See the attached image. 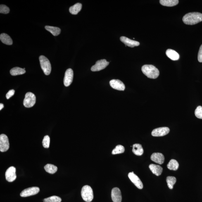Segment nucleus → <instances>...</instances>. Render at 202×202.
<instances>
[{"label": "nucleus", "mask_w": 202, "mask_h": 202, "mask_svg": "<svg viewBox=\"0 0 202 202\" xmlns=\"http://www.w3.org/2000/svg\"><path fill=\"white\" fill-rule=\"evenodd\" d=\"M4 107V105H3L2 103H1L0 104V110H1Z\"/></svg>", "instance_id": "f704fd0d"}, {"label": "nucleus", "mask_w": 202, "mask_h": 202, "mask_svg": "<svg viewBox=\"0 0 202 202\" xmlns=\"http://www.w3.org/2000/svg\"><path fill=\"white\" fill-rule=\"evenodd\" d=\"M73 72L71 69H69L65 71L64 84L65 87H69L73 81Z\"/></svg>", "instance_id": "9d476101"}, {"label": "nucleus", "mask_w": 202, "mask_h": 202, "mask_svg": "<svg viewBox=\"0 0 202 202\" xmlns=\"http://www.w3.org/2000/svg\"><path fill=\"white\" fill-rule=\"evenodd\" d=\"M195 114L197 118L202 119V107L198 106L197 107L195 110Z\"/></svg>", "instance_id": "7c9ffc66"}, {"label": "nucleus", "mask_w": 202, "mask_h": 202, "mask_svg": "<svg viewBox=\"0 0 202 202\" xmlns=\"http://www.w3.org/2000/svg\"><path fill=\"white\" fill-rule=\"evenodd\" d=\"M182 20L186 25H196L202 21V14L198 12L188 13L183 17Z\"/></svg>", "instance_id": "f257e3e1"}, {"label": "nucleus", "mask_w": 202, "mask_h": 202, "mask_svg": "<svg viewBox=\"0 0 202 202\" xmlns=\"http://www.w3.org/2000/svg\"><path fill=\"white\" fill-rule=\"evenodd\" d=\"M129 179L133 183L134 185L139 189H142L143 186L142 182L141 179L137 176L133 172H129L128 174Z\"/></svg>", "instance_id": "f8f14e48"}, {"label": "nucleus", "mask_w": 202, "mask_h": 202, "mask_svg": "<svg viewBox=\"0 0 202 202\" xmlns=\"http://www.w3.org/2000/svg\"><path fill=\"white\" fill-rule=\"evenodd\" d=\"M120 40L122 42L130 47H134L135 46H138L140 45V43L135 41L132 40L128 38L122 37L120 38Z\"/></svg>", "instance_id": "dca6fc26"}, {"label": "nucleus", "mask_w": 202, "mask_h": 202, "mask_svg": "<svg viewBox=\"0 0 202 202\" xmlns=\"http://www.w3.org/2000/svg\"><path fill=\"white\" fill-rule=\"evenodd\" d=\"M0 39L2 42L3 44L7 45L13 44V41L11 38L8 34H2L0 35Z\"/></svg>", "instance_id": "412c9836"}, {"label": "nucleus", "mask_w": 202, "mask_h": 202, "mask_svg": "<svg viewBox=\"0 0 202 202\" xmlns=\"http://www.w3.org/2000/svg\"><path fill=\"white\" fill-rule=\"evenodd\" d=\"M166 181L168 188L172 189H173L174 184L176 182V179L173 176H168L167 177Z\"/></svg>", "instance_id": "bb28decb"}, {"label": "nucleus", "mask_w": 202, "mask_h": 202, "mask_svg": "<svg viewBox=\"0 0 202 202\" xmlns=\"http://www.w3.org/2000/svg\"><path fill=\"white\" fill-rule=\"evenodd\" d=\"M45 29L46 30L49 31L54 36L59 35L61 33V29L57 27L46 26H45Z\"/></svg>", "instance_id": "5701e85b"}, {"label": "nucleus", "mask_w": 202, "mask_h": 202, "mask_svg": "<svg viewBox=\"0 0 202 202\" xmlns=\"http://www.w3.org/2000/svg\"><path fill=\"white\" fill-rule=\"evenodd\" d=\"M198 61L200 63L202 62V44L200 46L199 52H198Z\"/></svg>", "instance_id": "473e14b6"}, {"label": "nucleus", "mask_w": 202, "mask_h": 202, "mask_svg": "<svg viewBox=\"0 0 202 202\" xmlns=\"http://www.w3.org/2000/svg\"><path fill=\"white\" fill-rule=\"evenodd\" d=\"M149 168L152 173L157 176L161 175L163 172V168L159 165L151 164L149 166Z\"/></svg>", "instance_id": "f3484780"}, {"label": "nucleus", "mask_w": 202, "mask_h": 202, "mask_svg": "<svg viewBox=\"0 0 202 202\" xmlns=\"http://www.w3.org/2000/svg\"><path fill=\"white\" fill-rule=\"evenodd\" d=\"M40 191L39 188L37 187H32L27 188L24 189L20 193V196L22 197L34 196L38 193Z\"/></svg>", "instance_id": "1a4fd4ad"}, {"label": "nucleus", "mask_w": 202, "mask_h": 202, "mask_svg": "<svg viewBox=\"0 0 202 202\" xmlns=\"http://www.w3.org/2000/svg\"><path fill=\"white\" fill-rule=\"evenodd\" d=\"M10 11V9L8 6L4 5H1L0 6V13L7 14L9 13Z\"/></svg>", "instance_id": "2f4dec72"}, {"label": "nucleus", "mask_w": 202, "mask_h": 202, "mask_svg": "<svg viewBox=\"0 0 202 202\" xmlns=\"http://www.w3.org/2000/svg\"><path fill=\"white\" fill-rule=\"evenodd\" d=\"M179 164L176 160L172 159L167 165V168L170 170L176 171L179 168Z\"/></svg>", "instance_id": "393cba45"}, {"label": "nucleus", "mask_w": 202, "mask_h": 202, "mask_svg": "<svg viewBox=\"0 0 202 202\" xmlns=\"http://www.w3.org/2000/svg\"><path fill=\"white\" fill-rule=\"evenodd\" d=\"M170 132V129L168 127H163L153 129L152 132V135L154 137H160L166 135Z\"/></svg>", "instance_id": "9b49d317"}, {"label": "nucleus", "mask_w": 202, "mask_h": 202, "mask_svg": "<svg viewBox=\"0 0 202 202\" xmlns=\"http://www.w3.org/2000/svg\"><path fill=\"white\" fill-rule=\"evenodd\" d=\"M151 160L159 164H162L165 160L164 156L161 153H154L151 155Z\"/></svg>", "instance_id": "2eb2a0df"}, {"label": "nucleus", "mask_w": 202, "mask_h": 202, "mask_svg": "<svg viewBox=\"0 0 202 202\" xmlns=\"http://www.w3.org/2000/svg\"><path fill=\"white\" fill-rule=\"evenodd\" d=\"M15 93V91L14 89L10 90L8 91L6 94V98L7 99H9L11 97L13 96L14 95Z\"/></svg>", "instance_id": "72a5a7b5"}, {"label": "nucleus", "mask_w": 202, "mask_h": 202, "mask_svg": "<svg viewBox=\"0 0 202 202\" xmlns=\"http://www.w3.org/2000/svg\"><path fill=\"white\" fill-rule=\"evenodd\" d=\"M110 86L115 89L119 91H124L125 89V85L121 81L118 79H112L110 81Z\"/></svg>", "instance_id": "ddd939ff"}, {"label": "nucleus", "mask_w": 202, "mask_h": 202, "mask_svg": "<svg viewBox=\"0 0 202 202\" xmlns=\"http://www.w3.org/2000/svg\"><path fill=\"white\" fill-rule=\"evenodd\" d=\"M160 4L164 6L171 7L176 6L179 2L178 0H160Z\"/></svg>", "instance_id": "aec40b11"}, {"label": "nucleus", "mask_w": 202, "mask_h": 202, "mask_svg": "<svg viewBox=\"0 0 202 202\" xmlns=\"http://www.w3.org/2000/svg\"><path fill=\"white\" fill-rule=\"evenodd\" d=\"M81 194L82 199L87 202H91L94 198L92 188L89 185H85L82 187Z\"/></svg>", "instance_id": "7ed1b4c3"}, {"label": "nucleus", "mask_w": 202, "mask_h": 202, "mask_svg": "<svg viewBox=\"0 0 202 202\" xmlns=\"http://www.w3.org/2000/svg\"><path fill=\"white\" fill-rule=\"evenodd\" d=\"M26 70L24 69L19 67H15L10 70V73L13 76L22 75L26 73Z\"/></svg>", "instance_id": "b1692460"}, {"label": "nucleus", "mask_w": 202, "mask_h": 202, "mask_svg": "<svg viewBox=\"0 0 202 202\" xmlns=\"http://www.w3.org/2000/svg\"><path fill=\"white\" fill-rule=\"evenodd\" d=\"M109 62L106 60L102 59L97 61L96 64L91 67V70L93 72L99 71L104 69L109 64Z\"/></svg>", "instance_id": "0eeeda50"}, {"label": "nucleus", "mask_w": 202, "mask_h": 202, "mask_svg": "<svg viewBox=\"0 0 202 202\" xmlns=\"http://www.w3.org/2000/svg\"><path fill=\"white\" fill-rule=\"evenodd\" d=\"M132 151L135 155L137 156H141L144 152L142 146L140 144L133 145Z\"/></svg>", "instance_id": "6ab92c4d"}, {"label": "nucleus", "mask_w": 202, "mask_h": 202, "mask_svg": "<svg viewBox=\"0 0 202 202\" xmlns=\"http://www.w3.org/2000/svg\"><path fill=\"white\" fill-rule=\"evenodd\" d=\"M44 202H61V199L59 196H53L44 200Z\"/></svg>", "instance_id": "c85d7f7f"}, {"label": "nucleus", "mask_w": 202, "mask_h": 202, "mask_svg": "<svg viewBox=\"0 0 202 202\" xmlns=\"http://www.w3.org/2000/svg\"><path fill=\"white\" fill-rule=\"evenodd\" d=\"M6 178L8 182H11L16 179V168L14 167H10L6 170Z\"/></svg>", "instance_id": "6e6552de"}, {"label": "nucleus", "mask_w": 202, "mask_h": 202, "mask_svg": "<svg viewBox=\"0 0 202 202\" xmlns=\"http://www.w3.org/2000/svg\"><path fill=\"white\" fill-rule=\"evenodd\" d=\"M111 198L113 202H121L122 201V195L120 190L118 188H114L112 189Z\"/></svg>", "instance_id": "4468645a"}, {"label": "nucleus", "mask_w": 202, "mask_h": 202, "mask_svg": "<svg viewBox=\"0 0 202 202\" xmlns=\"http://www.w3.org/2000/svg\"><path fill=\"white\" fill-rule=\"evenodd\" d=\"M41 68L45 75H49L51 73V66L49 60L44 56H41L39 58Z\"/></svg>", "instance_id": "20e7f679"}, {"label": "nucleus", "mask_w": 202, "mask_h": 202, "mask_svg": "<svg viewBox=\"0 0 202 202\" xmlns=\"http://www.w3.org/2000/svg\"><path fill=\"white\" fill-rule=\"evenodd\" d=\"M50 145V137L46 135L45 136L42 141V145L44 147L46 148H49Z\"/></svg>", "instance_id": "c756f323"}, {"label": "nucleus", "mask_w": 202, "mask_h": 202, "mask_svg": "<svg viewBox=\"0 0 202 202\" xmlns=\"http://www.w3.org/2000/svg\"><path fill=\"white\" fill-rule=\"evenodd\" d=\"M10 147L8 138L6 134L0 135V151L5 152L7 151Z\"/></svg>", "instance_id": "423d86ee"}, {"label": "nucleus", "mask_w": 202, "mask_h": 202, "mask_svg": "<svg viewBox=\"0 0 202 202\" xmlns=\"http://www.w3.org/2000/svg\"><path fill=\"white\" fill-rule=\"evenodd\" d=\"M36 98L33 93H27L25 95V97L23 101V105L26 108H30L35 104Z\"/></svg>", "instance_id": "39448f33"}, {"label": "nucleus", "mask_w": 202, "mask_h": 202, "mask_svg": "<svg viewBox=\"0 0 202 202\" xmlns=\"http://www.w3.org/2000/svg\"><path fill=\"white\" fill-rule=\"evenodd\" d=\"M141 70L143 74L148 78L156 79L160 75V72L158 69L152 65H143Z\"/></svg>", "instance_id": "f03ea898"}, {"label": "nucleus", "mask_w": 202, "mask_h": 202, "mask_svg": "<svg viewBox=\"0 0 202 202\" xmlns=\"http://www.w3.org/2000/svg\"><path fill=\"white\" fill-rule=\"evenodd\" d=\"M44 169L48 173L51 174L56 173L57 170V167L56 166L51 164H47L45 165Z\"/></svg>", "instance_id": "a878e982"}, {"label": "nucleus", "mask_w": 202, "mask_h": 202, "mask_svg": "<svg viewBox=\"0 0 202 202\" xmlns=\"http://www.w3.org/2000/svg\"><path fill=\"white\" fill-rule=\"evenodd\" d=\"M125 151V148L123 146L121 145H118L116 146L112 151V154L113 155L120 154L123 153Z\"/></svg>", "instance_id": "cd10ccee"}, {"label": "nucleus", "mask_w": 202, "mask_h": 202, "mask_svg": "<svg viewBox=\"0 0 202 202\" xmlns=\"http://www.w3.org/2000/svg\"><path fill=\"white\" fill-rule=\"evenodd\" d=\"M166 54L169 58L174 61H176L179 59L180 56L179 53L173 50H167L166 52Z\"/></svg>", "instance_id": "a211bd4d"}, {"label": "nucleus", "mask_w": 202, "mask_h": 202, "mask_svg": "<svg viewBox=\"0 0 202 202\" xmlns=\"http://www.w3.org/2000/svg\"><path fill=\"white\" fill-rule=\"evenodd\" d=\"M82 7V5L80 3H77L74 6H71L69 8L70 13L72 14L77 15L81 11Z\"/></svg>", "instance_id": "4be33fe9"}]
</instances>
